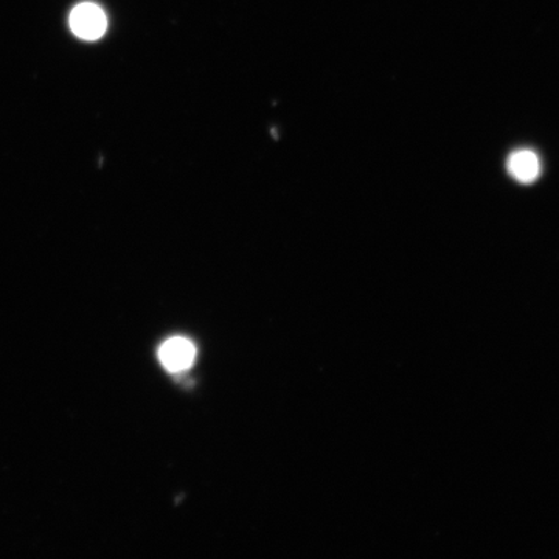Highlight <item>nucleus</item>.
<instances>
[{
    "label": "nucleus",
    "mask_w": 559,
    "mask_h": 559,
    "mask_svg": "<svg viewBox=\"0 0 559 559\" xmlns=\"http://www.w3.org/2000/svg\"><path fill=\"white\" fill-rule=\"evenodd\" d=\"M108 21L100 7L84 2L70 14V28L81 39L97 40L105 35Z\"/></svg>",
    "instance_id": "nucleus-1"
},
{
    "label": "nucleus",
    "mask_w": 559,
    "mask_h": 559,
    "mask_svg": "<svg viewBox=\"0 0 559 559\" xmlns=\"http://www.w3.org/2000/svg\"><path fill=\"white\" fill-rule=\"evenodd\" d=\"M162 366L171 373L189 370L197 359V347L186 337H173L160 347Z\"/></svg>",
    "instance_id": "nucleus-2"
},
{
    "label": "nucleus",
    "mask_w": 559,
    "mask_h": 559,
    "mask_svg": "<svg viewBox=\"0 0 559 559\" xmlns=\"http://www.w3.org/2000/svg\"><path fill=\"white\" fill-rule=\"evenodd\" d=\"M509 173L511 178L521 183H532L539 178L540 160L538 154L530 150L514 151L509 157Z\"/></svg>",
    "instance_id": "nucleus-3"
}]
</instances>
